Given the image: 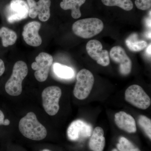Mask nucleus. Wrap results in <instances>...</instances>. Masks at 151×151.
I'll list each match as a JSON object with an SVG mask.
<instances>
[{"label": "nucleus", "instance_id": "obj_6", "mask_svg": "<svg viewBox=\"0 0 151 151\" xmlns=\"http://www.w3.org/2000/svg\"><path fill=\"white\" fill-rule=\"evenodd\" d=\"M125 95L126 101L136 108L146 110L150 106V98L139 85L134 84L129 86Z\"/></svg>", "mask_w": 151, "mask_h": 151}, {"label": "nucleus", "instance_id": "obj_17", "mask_svg": "<svg viewBox=\"0 0 151 151\" xmlns=\"http://www.w3.org/2000/svg\"><path fill=\"white\" fill-rule=\"evenodd\" d=\"M126 44L131 51L139 52L145 49L147 46V43L145 41L139 40L138 35L132 34L126 40Z\"/></svg>", "mask_w": 151, "mask_h": 151}, {"label": "nucleus", "instance_id": "obj_8", "mask_svg": "<svg viewBox=\"0 0 151 151\" xmlns=\"http://www.w3.org/2000/svg\"><path fill=\"white\" fill-rule=\"evenodd\" d=\"M28 5L24 0H12L6 9L7 20L9 23L24 19L29 16Z\"/></svg>", "mask_w": 151, "mask_h": 151}, {"label": "nucleus", "instance_id": "obj_22", "mask_svg": "<svg viewBox=\"0 0 151 151\" xmlns=\"http://www.w3.org/2000/svg\"><path fill=\"white\" fill-rule=\"evenodd\" d=\"M139 125L144 130L147 136L151 139V120L147 116L141 115L138 119Z\"/></svg>", "mask_w": 151, "mask_h": 151}, {"label": "nucleus", "instance_id": "obj_27", "mask_svg": "<svg viewBox=\"0 0 151 151\" xmlns=\"http://www.w3.org/2000/svg\"><path fill=\"white\" fill-rule=\"evenodd\" d=\"M10 122L9 119H4V126H8L9 125Z\"/></svg>", "mask_w": 151, "mask_h": 151}, {"label": "nucleus", "instance_id": "obj_14", "mask_svg": "<svg viewBox=\"0 0 151 151\" xmlns=\"http://www.w3.org/2000/svg\"><path fill=\"white\" fill-rule=\"evenodd\" d=\"M115 122L119 129L129 133L137 132L136 122L134 118L129 114L124 111L116 113Z\"/></svg>", "mask_w": 151, "mask_h": 151}, {"label": "nucleus", "instance_id": "obj_2", "mask_svg": "<svg viewBox=\"0 0 151 151\" xmlns=\"http://www.w3.org/2000/svg\"><path fill=\"white\" fill-rule=\"evenodd\" d=\"M28 72L26 63L22 60L17 61L14 65L10 78L5 86L6 92L9 95L17 96L21 94L22 83Z\"/></svg>", "mask_w": 151, "mask_h": 151}, {"label": "nucleus", "instance_id": "obj_23", "mask_svg": "<svg viewBox=\"0 0 151 151\" xmlns=\"http://www.w3.org/2000/svg\"><path fill=\"white\" fill-rule=\"evenodd\" d=\"M135 4L139 9L147 10L151 8V0H135Z\"/></svg>", "mask_w": 151, "mask_h": 151}, {"label": "nucleus", "instance_id": "obj_21", "mask_svg": "<svg viewBox=\"0 0 151 151\" xmlns=\"http://www.w3.org/2000/svg\"><path fill=\"white\" fill-rule=\"evenodd\" d=\"M117 147L120 151H141L127 138L121 137Z\"/></svg>", "mask_w": 151, "mask_h": 151}, {"label": "nucleus", "instance_id": "obj_15", "mask_svg": "<svg viewBox=\"0 0 151 151\" xmlns=\"http://www.w3.org/2000/svg\"><path fill=\"white\" fill-rule=\"evenodd\" d=\"M89 143V148L92 151H103L105 145V139L103 129L97 127L92 132Z\"/></svg>", "mask_w": 151, "mask_h": 151}, {"label": "nucleus", "instance_id": "obj_26", "mask_svg": "<svg viewBox=\"0 0 151 151\" xmlns=\"http://www.w3.org/2000/svg\"><path fill=\"white\" fill-rule=\"evenodd\" d=\"M147 53L149 55H151V44H150L149 46L147 48Z\"/></svg>", "mask_w": 151, "mask_h": 151}, {"label": "nucleus", "instance_id": "obj_3", "mask_svg": "<svg viewBox=\"0 0 151 151\" xmlns=\"http://www.w3.org/2000/svg\"><path fill=\"white\" fill-rule=\"evenodd\" d=\"M104 28L103 23L96 18L79 20L74 22L72 29L74 34L82 38L89 39L99 34Z\"/></svg>", "mask_w": 151, "mask_h": 151}, {"label": "nucleus", "instance_id": "obj_9", "mask_svg": "<svg viewBox=\"0 0 151 151\" xmlns=\"http://www.w3.org/2000/svg\"><path fill=\"white\" fill-rule=\"evenodd\" d=\"M28 5L29 17L35 19L37 17L41 21H47L50 17V0H39L38 2L35 0H27Z\"/></svg>", "mask_w": 151, "mask_h": 151}, {"label": "nucleus", "instance_id": "obj_24", "mask_svg": "<svg viewBox=\"0 0 151 151\" xmlns=\"http://www.w3.org/2000/svg\"><path fill=\"white\" fill-rule=\"evenodd\" d=\"M5 70V67L4 63L2 60L0 59V76L4 74Z\"/></svg>", "mask_w": 151, "mask_h": 151}, {"label": "nucleus", "instance_id": "obj_13", "mask_svg": "<svg viewBox=\"0 0 151 151\" xmlns=\"http://www.w3.org/2000/svg\"><path fill=\"white\" fill-rule=\"evenodd\" d=\"M41 24L39 22H30L23 28L22 35L24 40L30 46L38 47L42 42L41 37L39 34Z\"/></svg>", "mask_w": 151, "mask_h": 151}, {"label": "nucleus", "instance_id": "obj_5", "mask_svg": "<svg viewBox=\"0 0 151 151\" xmlns=\"http://www.w3.org/2000/svg\"><path fill=\"white\" fill-rule=\"evenodd\" d=\"M61 95V89L57 86H48L44 89L42 93V105L45 111L50 116H54L59 111Z\"/></svg>", "mask_w": 151, "mask_h": 151}, {"label": "nucleus", "instance_id": "obj_12", "mask_svg": "<svg viewBox=\"0 0 151 151\" xmlns=\"http://www.w3.org/2000/svg\"><path fill=\"white\" fill-rule=\"evenodd\" d=\"M92 126L81 120L73 121L67 130L68 139L71 141L78 140L81 138L89 137L92 135Z\"/></svg>", "mask_w": 151, "mask_h": 151}, {"label": "nucleus", "instance_id": "obj_4", "mask_svg": "<svg viewBox=\"0 0 151 151\" xmlns=\"http://www.w3.org/2000/svg\"><path fill=\"white\" fill-rule=\"evenodd\" d=\"M73 94L77 99L83 100L90 94L94 82V76L91 71L86 69L80 70L76 76Z\"/></svg>", "mask_w": 151, "mask_h": 151}, {"label": "nucleus", "instance_id": "obj_10", "mask_svg": "<svg viewBox=\"0 0 151 151\" xmlns=\"http://www.w3.org/2000/svg\"><path fill=\"white\" fill-rule=\"evenodd\" d=\"M113 62L119 65L120 73L123 76L129 75L132 71V62L125 50L120 46L113 47L109 53Z\"/></svg>", "mask_w": 151, "mask_h": 151}, {"label": "nucleus", "instance_id": "obj_19", "mask_svg": "<svg viewBox=\"0 0 151 151\" xmlns=\"http://www.w3.org/2000/svg\"><path fill=\"white\" fill-rule=\"evenodd\" d=\"M52 68L55 75L60 78L69 79L74 75V71L71 68L58 63H55Z\"/></svg>", "mask_w": 151, "mask_h": 151}, {"label": "nucleus", "instance_id": "obj_18", "mask_svg": "<svg viewBox=\"0 0 151 151\" xmlns=\"http://www.w3.org/2000/svg\"><path fill=\"white\" fill-rule=\"evenodd\" d=\"M0 37L1 38L3 46L7 47L15 43L17 35L12 30L3 27L0 29Z\"/></svg>", "mask_w": 151, "mask_h": 151}, {"label": "nucleus", "instance_id": "obj_25", "mask_svg": "<svg viewBox=\"0 0 151 151\" xmlns=\"http://www.w3.org/2000/svg\"><path fill=\"white\" fill-rule=\"evenodd\" d=\"M4 125V115L2 111L0 110V126Z\"/></svg>", "mask_w": 151, "mask_h": 151}, {"label": "nucleus", "instance_id": "obj_16", "mask_svg": "<svg viewBox=\"0 0 151 151\" xmlns=\"http://www.w3.org/2000/svg\"><path fill=\"white\" fill-rule=\"evenodd\" d=\"M85 1L86 0H62L60 3V6L64 10H70L71 16L73 19H77L81 17L80 8Z\"/></svg>", "mask_w": 151, "mask_h": 151}, {"label": "nucleus", "instance_id": "obj_7", "mask_svg": "<svg viewBox=\"0 0 151 151\" xmlns=\"http://www.w3.org/2000/svg\"><path fill=\"white\" fill-rule=\"evenodd\" d=\"M52 63V56L46 52H41L36 57L35 62L33 63L31 67L33 70H35L34 75L38 81H46Z\"/></svg>", "mask_w": 151, "mask_h": 151}, {"label": "nucleus", "instance_id": "obj_29", "mask_svg": "<svg viewBox=\"0 0 151 151\" xmlns=\"http://www.w3.org/2000/svg\"><path fill=\"white\" fill-rule=\"evenodd\" d=\"M118 151V150H116V149H113V151Z\"/></svg>", "mask_w": 151, "mask_h": 151}, {"label": "nucleus", "instance_id": "obj_1", "mask_svg": "<svg viewBox=\"0 0 151 151\" xmlns=\"http://www.w3.org/2000/svg\"><path fill=\"white\" fill-rule=\"evenodd\" d=\"M19 129L24 137L32 140H42L47 135L46 128L39 122L33 112H29L21 119Z\"/></svg>", "mask_w": 151, "mask_h": 151}, {"label": "nucleus", "instance_id": "obj_28", "mask_svg": "<svg viewBox=\"0 0 151 151\" xmlns=\"http://www.w3.org/2000/svg\"><path fill=\"white\" fill-rule=\"evenodd\" d=\"M42 151H51L48 150V149H44V150H42Z\"/></svg>", "mask_w": 151, "mask_h": 151}, {"label": "nucleus", "instance_id": "obj_20", "mask_svg": "<svg viewBox=\"0 0 151 151\" xmlns=\"http://www.w3.org/2000/svg\"><path fill=\"white\" fill-rule=\"evenodd\" d=\"M101 1L105 6H116L126 11L132 10L134 7L132 0H101Z\"/></svg>", "mask_w": 151, "mask_h": 151}, {"label": "nucleus", "instance_id": "obj_11", "mask_svg": "<svg viewBox=\"0 0 151 151\" xmlns=\"http://www.w3.org/2000/svg\"><path fill=\"white\" fill-rule=\"evenodd\" d=\"M86 50L90 57L99 65L107 66L110 64L109 52L103 49V45L99 41L96 40L89 41L86 44Z\"/></svg>", "mask_w": 151, "mask_h": 151}]
</instances>
